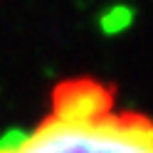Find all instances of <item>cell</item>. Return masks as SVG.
<instances>
[{"instance_id":"obj_1","label":"cell","mask_w":153,"mask_h":153,"mask_svg":"<svg viewBox=\"0 0 153 153\" xmlns=\"http://www.w3.org/2000/svg\"><path fill=\"white\" fill-rule=\"evenodd\" d=\"M0 153H153V121L119 109L99 82L72 79L30 131L0 141Z\"/></svg>"}]
</instances>
